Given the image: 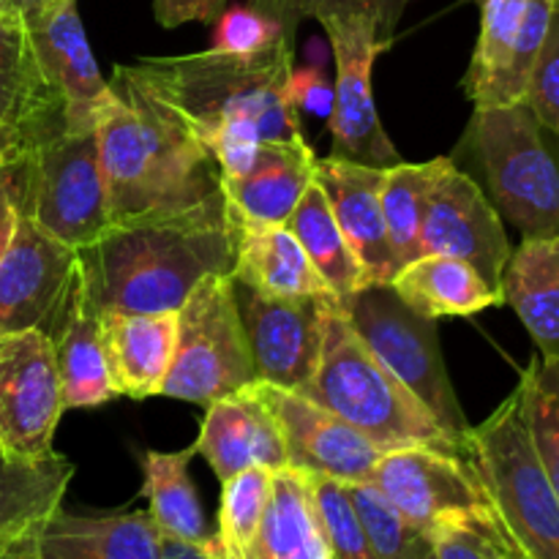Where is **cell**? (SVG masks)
I'll use <instances>...</instances> for the list:
<instances>
[{
  "label": "cell",
  "instance_id": "38",
  "mask_svg": "<svg viewBox=\"0 0 559 559\" xmlns=\"http://www.w3.org/2000/svg\"><path fill=\"white\" fill-rule=\"evenodd\" d=\"M311 491L331 559H374L347 484L311 475Z\"/></svg>",
  "mask_w": 559,
  "mask_h": 559
},
{
  "label": "cell",
  "instance_id": "11",
  "mask_svg": "<svg viewBox=\"0 0 559 559\" xmlns=\"http://www.w3.org/2000/svg\"><path fill=\"white\" fill-rule=\"evenodd\" d=\"M322 27L336 58V102L328 118L333 134L331 156L369 167H393L402 162V156L382 129L371 87L374 60L382 49H388L391 33L369 16L333 20Z\"/></svg>",
  "mask_w": 559,
  "mask_h": 559
},
{
  "label": "cell",
  "instance_id": "48",
  "mask_svg": "<svg viewBox=\"0 0 559 559\" xmlns=\"http://www.w3.org/2000/svg\"><path fill=\"white\" fill-rule=\"evenodd\" d=\"M33 533H36V530H33ZM33 533L25 535V538L0 546V559H33Z\"/></svg>",
  "mask_w": 559,
  "mask_h": 559
},
{
  "label": "cell",
  "instance_id": "49",
  "mask_svg": "<svg viewBox=\"0 0 559 559\" xmlns=\"http://www.w3.org/2000/svg\"><path fill=\"white\" fill-rule=\"evenodd\" d=\"M14 153H27V151H22V147L16 145V142H11L9 136L0 134V162H3L5 156H14Z\"/></svg>",
  "mask_w": 559,
  "mask_h": 559
},
{
  "label": "cell",
  "instance_id": "14",
  "mask_svg": "<svg viewBox=\"0 0 559 559\" xmlns=\"http://www.w3.org/2000/svg\"><path fill=\"white\" fill-rule=\"evenodd\" d=\"M420 246L424 254L464 260L497 289L513 251L497 207L451 158H442L431 183Z\"/></svg>",
  "mask_w": 559,
  "mask_h": 559
},
{
  "label": "cell",
  "instance_id": "30",
  "mask_svg": "<svg viewBox=\"0 0 559 559\" xmlns=\"http://www.w3.org/2000/svg\"><path fill=\"white\" fill-rule=\"evenodd\" d=\"M197 456L194 445L178 453L147 451L142 453V475H145V497L151 502L153 524L162 538L189 540V544H207L213 538L207 533L205 513L200 497L191 484L189 464Z\"/></svg>",
  "mask_w": 559,
  "mask_h": 559
},
{
  "label": "cell",
  "instance_id": "10",
  "mask_svg": "<svg viewBox=\"0 0 559 559\" xmlns=\"http://www.w3.org/2000/svg\"><path fill=\"white\" fill-rule=\"evenodd\" d=\"M80 251L44 233L25 211L0 257V336L41 331L55 338L76 287Z\"/></svg>",
  "mask_w": 559,
  "mask_h": 559
},
{
  "label": "cell",
  "instance_id": "2",
  "mask_svg": "<svg viewBox=\"0 0 559 559\" xmlns=\"http://www.w3.org/2000/svg\"><path fill=\"white\" fill-rule=\"evenodd\" d=\"M96 131L109 224L191 205L222 189L211 151L129 66H115Z\"/></svg>",
  "mask_w": 559,
  "mask_h": 559
},
{
  "label": "cell",
  "instance_id": "52",
  "mask_svg": "<svg viewBox=\"0 0 559 559\" xmlns=\"http://www.w3.org/2000/svg\"><path fill=\"white\" fill-rule=\"evenodd\" d=\"M555 136H557V140H559V131H557V134H555Z\"/></svg>",
  "mask_w": 559,
  "mask_h": 559
},
{
  "label": "cell",
  "instance_id": "51",
  "mask_svg": "<svg viewBox=\"0 0 559 559\" xmlns=\"http://www.w3.org/2000/svg\"><path fill=\"white\" fill-rule=\"evenodd\" d=\"M426 559H437V557H435V555H431V557H426Z\"/></svg>",
  "mask_w": 559,
  "mask_h": 559
},
{
  "label": "cell",
  "instance_id": "8",
  "mask_svg": "<svg viewBox=\"0 0 559 559\" xmlns=\"http://www.w3.org/2000/svg\"><path fill=\"white\" fill-rule=\"evenodd\" d=\"M257 382L249 338L229 273L205 276L178 309V338L162 396L202 404Z\"/></svg>",
  "mask_w": 559,
  "mask_h": 559
},
{
  "label": "cell",
  "instance_id": "4",
  "mask_svg": "<svg viewBox=\"0 0 559 559\" xmlns=\"http://www.w3.org/2000/svg\"><path fill=\"white\" fill-rule=\"evenodd\" d=\"M298 393L331 409L382 453L429 445L464 456L459 442L437 424L420 399L409 393L360 342L344 317L342 304L333 306L328 317L320 366L309 385Z\"/></svg>",
  "mask_w": 559,
  "mask_h": 559
},
{
  "label": "cell",
  "instance_id": "7",
  "mask_svg": "<svg viewBox=\"0 0 559 559\" xmlns=\"http://www.w3.org/2000/svg\"><path fill=\"white\" fill-rule=\"evenodd\" d=\"M344 317L377 360L420 399L437 424L467 453L469 420L459 404L442 360L437 320L420 317L399 298L391 284H369L338 298Z\"/></svg>",
  "mask_w": 559,
  "mask_h": 559
},
{
  "label": "cell",
  "instance_id": "46",
  "mask_svg": "<svg viewBox=\"0 0 559 559\" xmlns=\"http://www.w3.org/2000/svg\"><path fill=\"white\" fill-rule=\"evenodd\" d=\"M213 540H216V535L207 544L162 538V559H218L216 549H213Z\"/></svg>",
  "mask_w": 559,
  "mask_h": 559
},
{
  "label": "cell",
  "instance_id": "44",
  "mask_svg": "<svg viewBox=\"0 0 559 559\" xmlns=\"http://www.w3.org/2000/svg\"><path fill=\"white\" fill-rule=\"evenodd\" d=\"M287 98L295 112L331 118L336 102V85L320 69H293L287 80Z\"/></svg>",
  "mask_w": 559,
  "mask_h": 559
},
{
  "label": "cell",
  "instance_id": "25",
  "mask_svg": "<svg viewBox=\"0 0 559 559\" xmlns=\"http://www.w3.org/2000/svg\"><path fill=\"white\" fill-rule=\"evenodd\" d=\"M500 289L538 355L559 360V238H524L511 251Z\"/></svg>",
  "mask_w": 559,
  "mask_h": 559
},
{
  "label": "cell",
  "instance_id": "22",
  "mask_svg": "<svg viewBox=\"0 0 559 559\" xmlns=\"http://www.w3.org/2000/svg\"><path fill=\"white\" fill-rule=\"evenodd\" d=\"M33 559H162L151 513L82 516L63 508L33 533Z\"/></svg>",
  "mask_w": 559,
  "mask_h": 559
},
{
  "label": "cell",
  "instance_id": "9",
  "mask_svg": "<svg viewBox=\"0 0 559 559\" xmlns=\"http://www.w3.org/2000/svg\"><path fill=\"white\" fill-rule=\"evenodd\" d=\"M25 213L52 238L82 251L109 227L98 131L60 129L27 156Z\"/></svg>",
  "mask_w": 559,
  "mask_h": 559
},
{
  "label": "cell",
  "instance_id": "45",
  "mask_svg": "<svg viewBox=\"0 0 559 559\" xmlns=\"http://www.w3.org/2000/svg\"><path fill=\"white\" fill-rule=\"evenodd\" d=\"M227 0H153V14L162 27H180L186 22H213Z\"/></svg>",
  "mask_w": 559,
  "mask_h": 559
},
{
  "label": "cell",
  "instance_id": "29",
  "mask_svg": "<svg viewBox=\"0 0 559 559\" xmlns=\"http://www.w3.org/2000/svg\"><path fill=\"white\" fill-rule=\"evenodd\" d=\"M74 478V464L60 453L47 459H11L0 453V546L41 527Z\"/></svg>",
  "mask_w": 559,
  "mask_h": 559
},
{
  "label": "cell",
  "instance_id": "1",
  "mask_svg": "<svg viewBox=\"0 0 559 559\" xmlns=\"http://www.w3.org/2000/svg\"><path fill=\"white\" fill-rule=\"evenodd\" d=\"M233 213L222 189L191 205L109 224L80 251L82 287L96 311H178L213 273H233Z\"/></svg>",
  "mask_w": 559,
  "mask_h": 559
},
{
  "label": "cell",
  "instance_id": "5",
  "mask_svg": "<svg viewBox=\"0 0 559 559\" xmlns=\"http://www.w3.org/2000/svg\"><path fill=\"white\" fill-rule=\"evenodd\" d=\"M464 456L522 559H559V497L530 442L519 391L469 429Z\"/></svg>",
  "mask_w": 559,
  "mask_h": 559
},
{
  "label": "cell",
  "instance_id": "32",
  "mask_svg": "<svg viewBox=\"0 0 559 559\" xmlns=\"http://www.w3.org/2000/svg\"><path fill=\"white\" fill-rule=\"evenodd\" d=\"M442 158H431L424 164L399 162L385 169L382 178V216H385L388 240H391L393 257L399 271L424 254L420 246V229H424L426 200H429L431 183L440 169Z\"/></svg>",
  "mask_w": 559,
  "mask_h": 559
},
{
  "label": "cell",
  "instance_id": "23",
  "mask_svg": "<svg viewBox=\"0 0 559 559\" xmlns=\"http://www.w3.org/2000/svg\"><path fill=\"white\" fill-rule=\"evenodd\" d=\"M233 233L235 265L229 276L235 282L271 298L336 295L287 224H257L233 216Z\"/></svg>",
  "mask_w": 559,
  "mask_h": 559
},
{
  "label": "cell",
  "instance_id": "21",
  "mask_svg": "<svg viewBox=\"0 0 559 559\" xmlns=\"http://www.w3.org/2000/svg\"><path fill=\"white\" fill-rule=\"evenodd\" d=\"M98 333L120 396H162L178 338V311H98Z\"/></svg>",
  "mask_w": 559,
  "mask_h": 559
},
{
  "label": "cell",
  "instance_id": "34",
  "mask_svg": "<svg viewBox=\"0 0 559 559\" xmlns=\"http://www.w3.org/2000/svg\"><path fill=\"white\" fill-rule=\"evenodd\" d=\"M527 0H480V36L464 74V91L475 109L489 104L491 91L511 58Z\"/></svg>",
  "mask_w": 559,
  "mask_h": 559
},
{
  "label": "cell",
  "instance_id": "24",
  "mask_svg": "<svg viewBox=\"0 0 559 559\" xmlns=\"http://www.w3.org/2000/svg\"><path fill=\"white\" fill-rule=\"evenodd\" d=\"M309 142H262L254 164L240 178H222L233 216L257 224H284L314 180Z\"/></svg>",
  "mask_w": 559,
  "mask_h": 559
},
{
  "label": "cell",
  "instance_id": "43",
  "mask_svg": "<svg viewBox=\"0 0 559 559\" xmlns=\"http://www.w3.org/2000/svg\"><path fill=\"white\" fill-rule=\"evenodd\" d=\"M27 153H14L0 162V257L14 238L16 222L27 200Z\"/></svg>",
  "mask_w": 559,
  "mask_h": 559
},
{
  "label": "cell",
  "instance_id": "50",
  "mask_svg": "<svg viewBox=\"0 0 559 559\" xmlns=\"http://www.w3.org/2000/svg\"><path fill=\"white\" fill-rule=\"evenodd\" d=\"M502 559H522V555H519V551H516V549H513V546H511V551H508V555H506V557H502Z\"/></svg>",
  "mask_w": 559,
  "mask_h": 559
},
{
  "label": "cell",
  "instance_id": "37",
  "mask_svg": "<svg viewBox=\"0 0 559 559\" xmlns=\"http://www.w3.org/2000/svg\"><path fill=\"white\" fill-rule=\"evenodd\" d=\"M555 9L557 0H527V3H524L522 25H519L511 58H508L506 69H502L500 80H497L486 107H511V104L524 102L530 74H533V66L535 60H538L540 47H544L546 33H549Z\"/></svg>",
  "mask_w": 559,
  "mask_h": 559
},
{
  "label": "cell",
  "instance_id": "6",
  "mask_svg": "<svg viewBox=\"0 0 559 559\" xmlns=\"http://www.w3.org/2000/svg\"><path fill=\"white\" fill-rule=\"evenodd\" d=\"M469 140L497 213L524 238H559V158L533 109H475Z\"/></svg>",
  "mask_w": 559,
  "mask_h": 559
},
{
  "label": "cell",
  "instance_id": "33",
  "mask_svg": "<svg viewBox=\"0 0 559 559\" xmlns=\"http://www.w3.org/2000/svg\"><path fill=\"white\" fill-rule=\"evenodd\" d=\"M516 391L535 456L559 497V360L535 355Z\"/></svg>",
  "mask_w": 559,
  "mask_h": 559
},
{
  "label": "cell",
  "instance_id": "47",
  "mask_svg": "<svg viewBox=\"0 0 559 559\" xmlns=\"http://www.w3.org/2000/svg\"><path fill=\"white\" fill-rule=\"evenodd\" d=\"M55 0H0V14L9 16V20L27 25V22L36 20L44 9H49Z\"/></svg>",
  "mask_w": 559,
  "mask_h": 559
},
{
  "label": "cell",
  "instance_id": "28",
  "mask_svg": "<svg viewBox=\"0 0 559 559\" xmlns=\"http://www.w3.org/2000/svg\"><path fill=\"white\" fill-rule=\"evenodd\" d=\"M55 360H58L60 396L66 409H91L118 399L107 355H104L102 333H98V311L87 300L85 287H76L74 300L52 338Z\"/></svg>",
  "mask_w": 559,
  "mask_h": 559
},
{
  "label": "cell",
  "instance_id": "36",
  "mask_svg": "<svg viewBox=\"0 0 559 559\" xmlns=\"http://www.w3.org/2000/svg\"><path fill=\"white\" fill-rule=\"evenodd\" d=\"M360 524L374 559H426L435 555L431 535L409 522L374 484H349Z\"/></svg>",
  "mask_w": 559,
  "mask_h": 559
},
{
  "label": "cell",
  "instance_id": "12",
  "mask_svg": "<svg viewBox=\"0 0 559 559\" xmlns=\"http://www.w3.org/2000/svg\"><path fill=\"white\" fill-rule=\"evenodd\" d=\"M63 413L52 338L41 331L0 336V453L27 462L52 456Z\"/></svg>",
  "mask_w": 559,
  "mask_h": 559
},
{
  "label": "cell",
  "instance_id": "13",
  "mask_svg": "<svg viewBox=\"0 0 559 559\" xmlns=\"http://www.w3.org/2000/svg\"><path fill=\"white\" fill-rule=\"evenodd\" d=\"M233 284L257 366V380L287 391H304L320 366L328 317L338 298L336 295L271 298L235 278Z\"/></svg>",
  "mask_w": 559,
  "mask_h": 559
},
{
  "label": "cell",
  "instance_id": "40",
  "mask_svg": "<svg viewBox=\"0 0 559 559\" xmlns=\"http://www.w3.org/2000/svg\"><path fill=\"white\" fill-rule=\"evenodd\" d=\"M293 38V27L257 5H233L216 16L213 52L257 55Z\"/></svg>",
  "mask_w": 559,
  "mask_h": 559
},
{
  "label": "cell",
  "instance_id": "26",
  "mask_svg": "<svg viewBox=\"0 0 559 559\" xmlns=\"http://www.w3.org/2000/svg\"><path fill=\"white\" fill-rule=\"evenodd\" d=\"M391 289L420 317H473L502 306V289L491 287L473 265L445 254H420L404 265Z\"/></svg>",
  "mask_w": 559,
  "mask_h": 559
},
{
  "label": "cell",
  "instance_id": "41",
  "mask_svg": "<svg viewBox=\"0 0 559 559\" xmlns=\"http://www.w3.org/2000/svg\"><path fill=\"white\" fill-rule=\"evenodd\" d=\"M251 5L278 16L293 27L298 16H314L320 25L333 20H353V16H369L380 22L388 33H393L399 16L409 5V0H254Z\"/></svg>",
  "mask_w": 559,
  "mask_h": 559
},
{
  "label": "cell",
  "instance_id": "17",
  "mask_svg": "<svg viewBox=\"0 0 559 559\" xmlns=\"http://www.w3.org/2000/svg\"><path fill=\"white\" fill-rule=\"evenodd\" d=\"M25 31L44 76L60 98L63 129H93L109 98V82H104L93 58L76 0H55Z\"/></svg>",
  "mask_w": 559,
  "mask_h": 559
},
{
  "label": "cell",
  "instance_id": "27",
  "mask_svg": "<svg viewBox=\"0 0 559 559\" xmlns=\"http://www.w3.org/2000/svg\"><path fill=\"white\" fill-rule=\"evenodd\" d=\"M243 559H331L309 473L295 467L273 473L265 516Z\"/></svg>",
  "mask_w": 559,
  "mask_h": 559
},
{
  "label": "cell",
  "instance_id": "42",
  "mask_svg": "<svg viewBox=\"0 0 559 559\" xmlns=\"http://www.w3.org/2000/svg\"><path fill=\"white\" fill-rule=\"evenodd\" d=\"M524 104L533 109L535 118L540 120L546 131L557 134L559 131V0L555 16H551L549 33L544 38V47H540L538 60L533 66V74H530L527 96Z\"/></svg>",
  "mask_w": 559,
  "mask_h": 559
},
{
  "label": "cell",
  "instance_id": "3",
  "mask_svg": "<svg viewBox=\"0 0 559 559\" xmlns=\"http://www.w3.org/2000/svg\"><path fill=\"white\" fill-rule=\"evenodd\" d=\"M129 69L205 147L222 131H243L260 142L306 140L287 98L293 38L257 55L205 49L180 58H145Z\"/></svg>",
  "mask_w": 559,
  "mask_h": 559
},
{
  "label": "cell",
  "instance_id": "39",
  "mask_svg": "<svg viewBox=\"0 0 559 559\" xmlns=\"http://www.w3.org/2000/svg\"><path fill=\"white\" fill-rule=\"evenodd\" d=\"M431 546L437 559H502L513 544L497 522L495 511L484 508L440 524L431 533Z\"/></svg>",
  "mask_w": 559,
  "mask_h": 559
},
{
  "label": "cell",
  "instance_id": "19",
  "mask_svg": "<svg viewBox=\"0 0 559 559\" xmlns=\"http://www.w3.org/2000/svg\"><path fill=\"white\" fill-rule=\"evenodd\" d=\"M205 409L194 451L205 456L222 484L251 467L273 473L287 467L282 429L254 388L249 385L233 396L216 399Z\"/></svg>",
  "mask_w": 559,
  "mask_h": 559
},
{
  "label": "cell",
  "instance_id": "35",
  "mask_svg": "<svg viewBox=\"0 0 559 559\" xmlns=\"http://www.w3.org/2000/svg\"><path fill=\"white\" fill-rule=\"evenodd\" d=\"M273 469L251 467L233 475L222 484V511H218V533L213 540L218 559H243L254 540L271 500Z\"/></svg>",
  "mask_w": 559,
  "mask_h": 559
},
{
  "label": "cell",
  "instance_id": "16",
  "mask_svg": "<svg viewBox=\"0 0 559 559\" xmlns=\"http://www.w3.org/2000/svg\"><path fill=\"white\" fill-rule=\"evenodd\" d=\"M251 388L267 404L282 429L287 467L342 480L347 486L369 484L382 456L374 442L304 393L262 380L251 382Z\"/></svg>",
  "mask_w": 559,
  "mask_h": 559
},
{
  "label": "cell",
  "instance_id": "18",
  "mask_svg": "<svg viewBox=\"0 0 559 559\" xmlns=\"http://www.w3.org/2000/svg\"><path fill=\"white\" fill-rule=\"evenodd\" d=\"M382 167H369L349 158L328 156L314 162L317 186L328 197V205L364 271L366 284H391L399 273L382 216Z\"/></svg>",
  "mask_w": 559,
  "mask_h": 559
},
{
  "label": "cell",
  "instance_id": "31",
  "mask_svg": "<svg viewBox=\"0 0 559 559\" xmlns=\"http://www.w3.org/2000/svg\"><path fill=\"white\" fill-rule=\"evenodd\" d=\"M284 224L304 246V251L314 262L328 287L336 293V298H347V295L358 293L360 287H369L317 180H311V186Z\"/></svg>",
  "mask_w": 559,
  "mask_h": 559
},
{
  "label": "cell",
  "instance_id": "20",
  "mask_svg": "<svg viewBox=\"0 0 559 559\" xmlns=\"http://www.w3.org/2000/svg\"><path fill=\"white\" fill-rule=\"evenodd\" d=\"M60 129V98L38 66L25 25L0 14V134L33 151Z\"/></svg>",
  "mask_w": 559,
  "mask_h": 559
},
{
  "label": "cell",
  "instance_id": "15",
  "mask_svg": "<svg viewBox=\"0 0 559 559\" xmlns=\"http://www.w3.org/2000/svg\"><path fill=\"white\" fill-rule=\"evenodd\" d=\"M371 484L429 535L440 524L491 508L467 456L429 445L385 451L377 462Z\"/></svg>",
  "mask_w": 559,
  "mask_h": 559
}]
</instances>
